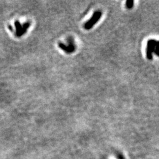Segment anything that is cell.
<instances>
[{
	"label": "cell",
	"mask_w": 159,
	"mask_h": 159,
	"mask_svg": "<svg viewBox=\"0 0 159 159\" xmlns=\"http://www.w3.org/2000/svg\"><path fill=\"white\" fill-rule=\"evenodd\" d=\"M158 41L154 40V39H150L148 41L147 46V57L148 60L152 59V53H155L156 55H158Z\"/></svg>",
	"instance_id": "1"
},
{
	"label": "cell",
	"mask_w": 159,
	"mask_h": 159,
	"mask_svg": "<svg viewBox=\"0 0 159 159\" xmlns=\"http://www.w3.org/2000/svg\"><path fill=\"white\" fill-rule=\"evenodd\" d=\"M101 14V12L100 11H96L90 20L87 21L84 24V28L85 30H90L94 26L96 23L100 20Z\"/></svg>",
	"instance_id": "2"
},
{
	"label": "cell",
	"mask_w": 159,
	"mask_h": 159,
	"mask_svg": "<svg viewBox=\"0 0 159 159\" xmlns=\"http://www.w3.org/2000/svg\"><path fill=\"white\" fill-rule=\"evenodd\" d=\"M68 41H69V45L68 46H66L62 43H58V45H59L60 49L63 50L64 51L66 52V53H71L75 50V47L73 41L70 40Z\"/></svg>",
	"instance_id": "3"
},
{
	"label": "cell",
	"mask_w": 159,
	"mask_h": 159,
	"mask_svg": "<svg viewBox=\"0 0 159 159\" xmlns=\"http://www.w3.org/2000/svg\"><path fill=\"white\" fill-rule=\"evenodd\" d=\"M134 5V1H126V7L129 9H130V8H132L133 7Z\"/></svg>",
	"instance_id": "4"
}]
</instances>
